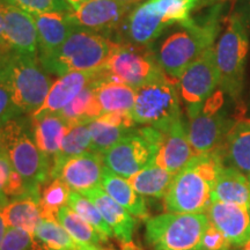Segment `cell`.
I'll return each instance as SVG.
<instances>
[{"instance_id":"obj_32","label":"cell","mask_w":250,"mask_h":250,"mask_svg":"<svg viewBox=\"0 0 250 250\" xmlns=\"http://www.w3.org/2000/svg\"><path fill=\"white\" fill-rule=\"evenodd\" d=\"M67 206L71 208L77 214H79L86 223H88L98 232L104 245L109 242L111 237H114L111 228L105 223L102 214L100 213L99 208L83 193L71 190L70 196H68Z\"/></svg>"},{"instance_id":"obj_43","label":"cell","mask_w":250,"mask_h":250,"mask_svg":"<svg viewBox=\"0 0 250 250\" xmlns=\"http://www.w3.org/2000/svg\"><path fill=\"white\" fill-rule=\"evenodd\" d=\"M5 205L6 204H2V203H0V246H1V242H2V239H4L6 229H7V225H6L5 217H4Z\"/></svg>"},{"instance_id":"obj_31","label":"cell","mask_w":250,"mask_h":250,"mask_svg":"<svg viewBox=\"0 0 250 250\" xmlns=\"http://www.w3.org/2000/svg\"><path fill=\"white\" fill-rule=\"evenodd\" d=\"M34 235L43 250H95L99 248L80 245L57 220L42 218Z\"/></svg>"},{"instance_id":"obj_18","label":"cell","mask_w":250,"mask_h":250,"mask_svg":"<svg viewBox=\"0 0 250 250\" xmlns=\"http://www.w3.org/2000/svg\"><path fill=\"white\" fill-rule=\"evenodd\" d=\"M98 77L99 71L72 72L58 77L50 87L43 104L28 116L36 118L49 114H59L81 90L93 83Z\"/></svg>"},{"instance_id":"obj_42","label":"cell","mask_w":250,"mask_h":250,"mask_svg":"<svg viewBox=\"0 0 250 250\" xmlns=\"http://www.w3.org/2000/svg\"><path fill=\"white\" fill-rule=\"evenodd\" d=\"M4 9H5L4 0H0V56L7 52L5 43H4Z\"/></svg>"},{"instance_id":"obj_11","label":"cell","mask_w":250,"mask_h":250,"mask_svg":"<svg viewBox=\"0 0 250 250\" xmlns=\"http://www.w3.org/2000/svg\"><path fill=\"white\" fill-rule=\"evenodd\" d=\"M225 95L218 88L204 102L201 111L187 123L188 136L195 154L217 151L237 122L225 108Z\"/></svg>"},{"instance_id":"obj_19","label":"cell","mask_w":250,"mask_h":250,"mask_svg":"<svg viewBox=\"0 0 250 250\" xmlns=\"http://www.w3.org/2000/svg\"><path fill=\"white\" fill-rule=\"evenodd\" d=\"M195 155L189 136L187 123L181 118L171 125L156 153L154 161L170 174H177Z\"/></svg>"},{"instance_id":"obj_14","label":"cell","mask_w":250,"mask_h":250,"mask_svg":"<svg viewBox=\"0 0 250 250\" xmlns=\"http://www.w3.org/2000/svg\"><path fill=\"white\" fill-rule=\"evenodd\" d=\"M170 26L149 0L140 2L127 14L121 33V42L138 46H152Z\"/></svg>"},{"instance_id":"obj_41","label":"cell","mask_w":250,"mask_h":250,"mask_svg":"<svg viewBox=\"0 0 250 250\" xmlns=\"http://www.w3.org/2000/svg\"><path fill=\"white\" fill-rule=\"evenodd\" d=\"M12 170H13V168H12L8 156L2 146L0 145V203H2V204L8 203V198L4 195V189Z\"/></svg>"},{"instance_id":"obj_25","label":"cell","mask_w":250,"mask_h":250,"mask_svg":"<svg viewBox=\"0 0 250 250\" xmlns=\"http://www.w3.org/2000/svg\"><path fill=\"white\" fill-rule=\"evenodd\" d=\"M29 120L37 146L52 159L61 148L62 139L70 126L59 114H49L36 118L29 117Z\"/></svg>"},{"instance_id":"obj_22","label":"cell","mask_w":250,"mask_h":250,"mask_svg":"<svg viewBox=\"0 0 250 250\" xmlns=\"http://www.w3.org/2000/svg\"><path fill=\"white\" fill-rule=\"evenodd\" d=\"M39 34V58L46 57L66 41L73 26L67 13H29Z\"/></svg>"},{"instance_id":"obj_20","label":"cell","mask_w":250,"mask_h":250,"mask_svg":"<svg viewBox=\"0 0 250 250\" xmlns=\"http://www.w3.org/2000/svg\"><path fill=\"white\" fill-rule=\"evenodd\" d=\"M81 193L96 205L105 223L111 228L114 236L120 241L121 245L132 242L134 228L137 226L136 217H133L129 211L125 210L123 206L112 199L101 187L94 188Z\"/></svg>"},{"instance_id":"obj_50","label":"cell","mask_w":250,"mask_h":250,"mask_svg":"<svg viewBox=\"0 0 250 250\" xmlns=\"http://www.w3.org/2000/svg\"><path fill=\"white\" fill-rule=\"evenodd\" d=\"M202 1H204V0H202Z\"/></svg>"},{"instance_id":"obj_2","label":"cell","mask_w":250,"mask_h":250,"mask_svg":"<svg viewBox=\"0 0 250 250\" xmlns=\"http://www.w3.org/2000/svg\"><path fill=\"white\" fill-rule=\"evenodd\" d=\"M224 167L217 151L195 154L174 179L165 196V208L176 213H206L219 171Z\"/></svg>"},{"instance_id":"obj_45","label":"cell","mask_w":250,"mask_h":250,"mask_svg":"<svg viewBox=\"0 0 250 250\" xmlns=\"http://www.w3.org/2000/svg\"><path fill=\"white\" fill-rule=\"evenodd\" d=\"M121 250H139V249L137 248L132 242H130V243H123V245H121Z\"/></svg>"},{"instance_id":"obj_7","label":"cell","mask_w":250,"mask_h":250,"mask_svg":"<svg viewBox=\"0 0 250 250\" xmlns=\"http://www.w3.org/2000/svg\"><path fill=\"white\" fill-rule=\"evenodd\" d=\"M210 219L206 213H166L145 221V239L154 250H198Z\"/></svg>"},{"instance_id":"obj_46","label":"cell","mask_w":250,"mask_h":250,"mask_svg":"<svg viewBox=\"0 0 250 250\" xmlns=\"http://www.w3.org/2000/svg\"><path fill=\"white\" fill-rule=\"evenodd\" d=\"M118 1H121V2H124V4H126V5H130V6H136V5L140 4V2L145 1V0H118Z\"/></svg>"},{"instance_id":"obj_28","label":"cell","mask_w":250,"mask_h":250,"mask_svg":"<svg viewBox=\"0 0 250 250\" xmlns=\"http://www.w3.org/2000/svg\"><path fill=\"white\" fill-rule=\"evenodd\" d=\"M173 179V174L164 169L153 160L144 169L127 180L133 189L143 197L165 198Z\"/></svg>"},{"instance_id":"obj_5","label":"cell","mask_w":250,"mask_h":250,"mask_svg":"<svg viewBox=\"0 0 250 250\" xmlns=\"http://www.w3.org/2000/svg\"><path fill=\"white\" fill-rule=\"evenodd\" d=\"M0 145L12 168L27 182L44 186L50 180L51 159L37 146L29 117L11 118L0 126Z\"/></svg>"},{"instance_id":"obj_23","label":"cell","mask_w":250,"mask_h":250,"mask_svg":"<svg viewBox=\"0 0 250 250\" xmlns=\"http://www.w3.org/2000/svg\"><path fill=\"white\" fill-rule=\"evenodd\" d=\"M212 202H223L250 208V179L241 171L224 166L215 181Z\"/></svg>"},{"instance_id":"obj_4","label":"cell","mask_w":250,"mask_h":250,"mask_svg":"<svg viewBox=\"0 0 250 250\" xmlns=\"http://www.w3.org/2000/svg\"><path fill=\"white\" fill-rule=\"evenodd\" d=\"M117 44V41L102 34L76 26L54 54L39 59L48 73L57 77L72 72H95L101 70Z\"/></svg>"},{"instance_id":"obj_9","label":"cell","mask_w":250,"mask_h":250,"mask_svg":"<svg viewBox=\"0 0 250 250\" xmlns=\"http://www.w3.org/2000/svg\"><path fill=\"white\" fill-rule=\"evenodd\" d=\"M102 79L117 81L138 89L166 74L156 61L153 46H138L118 42L110 57L99 71Z\"/></svg>"},{"instance_id":"obj_26","label":"cell","mask_w":250,"mask_h":250,"mask_svg":"<svg viewBox=\"0 0 250 250\" xmlns=\"http://www.w3.org/2000/svg\"><path fill=\"white\" fill-rule=\"evenodd\" d=\"M95 95L102 112H131L132 111L136 89L132 87L100 78L95 80Z\"/></svg>"},{"instance_id":"obj_40","label":"cell","mask_w":250,"mask_h":250,"mask_svg":"<svg viewBox=\"0 0 250 250\" xmlns=\"http://www.w3.org/2000/svg\"><path fill=\"white\" fill-rule=\"evenodd\" d=\"M14 117L15 115L13 105H12L11 93L4 81L0 79V126H2L8 120Z\"/></svg>"},{"instance_id":"obj_17","label":"cell","mask_w":250,"mask_h":250,"mask_svg":"<svg viewBox=\"0 0 250 250\" xmlns=\"http://www.w3.org/2000/svg\"><path fill=\"white\" fill-rule=\"evenodd\" d=\"M104 169L102 154L87 151L65 162L56 179H62L71 190L83 192L101 187Z\"/></svg>"},{"instance_id":"obj_12","label":"cell","mask_w":250,"mask_h":250,"mask_svg":"<svg viewBox=\"0 0 250 250\" xmlns=\"http://www.w3.org/2000/svg\"><path fill=\"white\" fill-rule=\"evenodd\" d=\"M180 98L187 108L188 120L201 111L204 102L219 88V71L214 45L206 49L177 80Z\"/></svg>"},{"instance_id":"obj_13","label":"cell","mask_w":250,"mask_h":250,"mask_svg":"<svg viewBox=\"0 0 250 250\" xmlns=\"http://www.w3.org/2000/svg\"><path fill=\"white\" fill-rule=\"evenodd\" d=\"M133 7L118 0H86L67 12V18L73 26L109 37L108 35L114 33H121L125 19Z\"/></svg>"},{"instance_id":"obj_48","label":"cell","mask_w":250,"mask_h":250,"mask_svg":"<svg viewBox=\"0 0 250 250\" xmlns=\"http://www.w3.org/2000/svg\"><path fill=\"white\" fill-rule=\"evenodd\" d=\"M239 250H250V240L248 242H246L243 246L239 247Z\"/></svg>"},{"instance_id":"obj_21","label":"cell","mask_w":250,"mask_h":250,"mask_svg":"<svg viewBox=\"0 0 250 250\" xmlns=\"http://www.w3.org/2000/svg\"><path fill=\"white\" fill-rule=\"evenodd\" d=\"M217 152L224 166L250 179V121H237Z\"/></svg>"},{"instance_id":"obj_1","label":"cell","mask_w":250,"mask_h":250,"mask_svg":"<svg viewBox=\"0 0 250 250\" xmlns=\"http://www.w3.org/2000/svg\"><path fill=\"white\" fill-rule=\"evenodd\" d=\"M221 5H217L201 21L192 19L188 23L177 24L176 29L153 48L156 61L166 76L179 80L183 72L206 49L214 45L221 28Z\"/></svg>"},{"instance_id":"obj_49","label":"cell","mask_w":250,"mask_h":250,"mask_svg":"<svg viewBox=\"0 0 250 250\" xmlns=\"http://www.w3.org/2000/svg\"><path fill=\"white\" fill-rule=\"evenodd\" d=\"M95 250H112V249H108V248H104V247H99V248H96Z\"/></svg>"},{"instance_id":"obj_47","label":"cell","mask_w":250,"mask_h":250,"mask_svg":"<svg viewBox=\"0 0 250 250\" xmlns=\"http://www.w3.org/2000/svg\"><path fill=\"white\" fill-rule=\"evenodd\" d=\"M243 18H245V20H246V22H247V26H248V28H250V1H249V4H248V7H247L246 14L243 15Z\"/></svg>"},{"instance_id":"obj_30","label":"cell","mask_w":250,"mask_h":250,"mask_svg":"<svg viewBox=\"0 0 250 250\" xmlns=\"http://www.w3.org/2000/svg\"><path fill=\"white\" fill-rule=\"evenodd\" d=\"M4 217L7 227L26 229L35 234L41 217L40 199L34 197H19L9 199L4 208Z\"/></svg>"},{"instance_id":"obj_39","label":"cell","mask_w":250,"mask_h":250,"mask_svg":"<svg viewBox=\"0 0 250 250\" xmlns=\"http://www.w3.org/2000/svg\"><path fill=\"white\" fill-rule=\"evenodd\" d=\"M230 243L214 225L210 223L203 234L198 250H229Z\"/></svg>"},{"instance_id":"obj_37","label":"cell","mask_w":250,"mask_h":250,"mask_svg":"<svg viewBox=\"0 0 250 250\" xmlns=\"http://www.w3.org/2000/svg\"><path fill=\"white\" fill-rule=\"evenodd\" d=\"M28 13H67L72 7L65 0H5Z\"/></svg>"},{"instance_id":"obj_16","label":"cell","mask_w":250,"mask_h":250,"mask_svg":"<svg viewBox=\"0 0 250 250\" xmlns=\"http://www.w3.org/2000/svg\"><path fill=\"white\" fill-rule=\"evenodd\" d=\"M206 214L230 246L241 247L250 240V210L246 206L212 202Z\"/></svg>"},{"instance_id":"obj_15","label":"cell","mask_w":250,"mask_h":250,"mask_svg":"<svg viewBox=\"0 0 250 250\" xmlns=\"http://www.w3.org/2000/svg\"><path fill=\"white\" fill-rule=\"evenodd\" d=\"M5 2L4 43L6 50L39 57V34L31 15Z\"/></svg>"},{"instance_id":"obj_44","label":"cell","mask_w":250,"mask_h":250,"mask_svg":"<svg viewBox=\"0 0 250 250\" xmlns=\"http://www.w3.org/2000/svg\"><path fill=\"white\" fill-rule=\"evenodd\" d=\"M65 1H66L67 4L71 6L72 9H73V8H77L78 6L83 4V2H85L86 0H65Z\"/></svg>"},{"instance_id":"obj_36","label":"cell","mask_w":250,"mask_h":250,"mask_svg":"<svg viewBox=\"0 0 250 250\" xmlns=\"http://www.w3.org/2000/svg\"><path fill=\"white\" fill-rule=\"evenodd\" d=\"M169 26L184 24L192 20L191 12L202 0H149Z\"/></svg>"},{"instance_id":"obj_29","label":"cell","mask_w":250,"mask_h":250,"mask_svg":"<svg viewBox=\"0 0 250 250\" xmlns=\"http://www.w3.org/2000/svg\"><path fill=\"white\" fill-rule=\"evenodd\" d=\"M92 137L88 124L76 125L70 127L66 136L62 139L59 151L51 159V169H50V180L56 179L61 168L70 159L78 156L87 151H90Z\"/></svg>"},{"instance_id":"obj_10","label":"cell","mask_w":250,"mask_h":250,"mask_svg":"<svg viewBox=\"0 0 250 250\" xmlns=\"http://www.w3.org/2000/svg\"><path fill=\"white\" fill-rule=\"evenodd\" d=\"M164 132L152 126L134 127L103 153V164L111 173L130 179L155 159Z\"/></svg>"},{"instance_id":"obj_6","label":"cell","mask_w":250,"mask_h":250,"mask_svg":"<svg viewBox=\"0 0 250 250\" xmlns=\"http://www.w3.org/2000/svg\"><path fill=\"white\" fill-rule=\"evenodd\" d=\"M248 29L243 15L233 14L217 44H214L219 88L234 102L239 101L245 86L246 64L249 52Z\"/></svg>"},{"instance_id":"obj_24","label":"cell","mask_w":250,"mask_h":250,"mask_svg":"<svg viewBox=\"0 0 250 250\" xmlns=\"http://www.w3.org/2000/svg\"><path fill=\"white\" fill-rule=\"evenodd\" d=\"M101 188L133 217L145 221L147 220L148 210L145 197L139 195L133 189L129 180L118 176L105 168L102 176Z\"/></svg>"},{"instance_id":"obj_35","label":"cell","mask_w":250,"mask_h":250,"mask_svg":"<svg viewBox=\"0 0 250 250\" xmlns=\"http://www.w3.org/2000/svg\"><path fill=\"white\" fill-rule=\"evenodd\" d=\"M88 126L90 137H92L90 151L100 153V154L107 152L115 144L120 142L125 134L134 129V127L127 129V127L118 126V125L109 123L101 117H98L95 121L90 122Z\"/></svg>"},{"instance_id":"obj_34","label":"cell","mask_w":250,"mask_h":250,"mask_svg":"<svg viewBox=\"0 0 250 250\" xmlns=\"http://www.w3.org/2000/svg\"><path fill=\"white\" fill-rule=\"evenodd\" d=\"M71 188L62 179L49 180L41 190V217L48 220H57L61 208L67 205Z\"/></svg>"},{"instance_id":"obj_27","label":"cell","mask_w":250,"mask_h":250,"mask_svg":"<svg viewBox=\"0 0 250 250\" xmlns=\"http://www.w3.org/2000/svg\"><path fill=\"white\" fill-rule=\"evenodd\" d=\"M95 80L86 86L59 112L62 120L66 122L70 127L81 124H89L103 114L95 95Z\"/></svg>"},{"instance_id":"obj_3","label":"cell","mask_w":250,"mask_h":250,"mask_svg":"<svg viewBox=\"0 0 250 250\" xmlns=\"http://www.w3.org/2000/svg\"><path fill=\"white\" fill-rule=\"evenodd\" d=\"M0 79L11 93L15 117L35 112L52 85L39 57L13 51L0 56Z\"/></svg>"},{"instance_id":"obj_38","label":"cell","mask_w":250,"mask_h":250,"mask_svg":"<svg viewBox=\"0 0 250 250\" xmlns=\"http://www.w3.org/2000/svg\"><path fill=\"white\" fill-rule=\"evenodd\" d=\"M40 248L35 235L26 229L7 227L0 250H36Z\"/></svg>"},{"instance_id":"obj_8","label":"cell","mask_w":250,"mask_h":250,"mask_svg":"<svg viewBox=\"0 0 250 250\" xmlns=\"http://www.w3.org/2000/svg\"><path fill=\"white\" fill-rule=\"evenodd\" d=\"M177 80L165 76L136 89L132 117L137 125H145L167 132L183 118Z\"/></svg>"},{"instance_id":"obj_51","label":"cell","mask_w":250,"mask_h":250,"mask_svg":"<svg viewBox=\"0 0 250 250\" xmlns=\"http://www.w3.org/2000/svg\"><path fill=\"white\" fill-rule=\"evenodd\" d=\"M249 210H250V208H249Z\"/></svg>"},{"instance_id":"obj_33","label":"cell","mask_w":250,"mask_h":250,"mask_svg":"<svg viewBox=\"0 0 250 250\" xmlns=\"http://www.w3.org/2000/svg\"><path fill=\"white\" fill-rule=\"evenodd\" d=\"M57 221L80 245L87 247H101L104 245L98 232L67 205L58 212Z\"/></svg>"}]
</instances>
